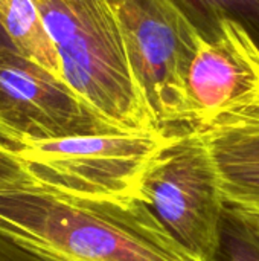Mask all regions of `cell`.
<instances>
[{
    "label": "cell",
    "instance_id": "cell-1",
    "mask_svg": "<svg viewBox=\"0 0 259 261\" xmlns=\"http://www.w3.org/2000/svg\"><path fill=\"white\" fill-rule=\"evenodd\" d=\"M0 229L50 261H192L145 202L73 197L37 180L0 191Z\"/></svg>",
    "mask_w": 259,
    "mask_h": 261
},
{
    "label": "cell",
    "instance_id": "cell-2",
    "mask_svg": "<svg viewBox=\"0 0 259 261\" xmlns=\"http://www.w3.org/2000/svg\"><path fill=\"white\" fill-rule=\"evenodd\" d=\"M60 57L63 80L121 132L162 128L107 0H34Z\"/></svg>",
    "mask_w": 259,
    "mask_h": 261
},
{
    "label": "cell",
    "instance_id": "cell-3",
    "mask_svg": "<svg viewBox=\"0 0 259 261\" xmlns=\"http://www.w3.org/2000/svg\"><path fill=\"white\" fill-rule=\"evenodd\" d=\"M172 135L168 127L82 135L32 142L15 153L38 184L63 194L147 203L143 176Z\"/></svg>",
    "mask_w": 259,
    "mask_h": 261
},
{
    "label": "cell",
    "instance_id": "cell-4",
    "mask_svg": "<svg viewBox=\"0 0 259 261\" xmlns=\"http://www.w3.org/2000/svg\"><path fill=\"white\" fill-rule=\"evenodd\" d=\"M143 196L192 261H211L226 206L218 171L197 128L174 130L143 176Z\"/></svg>",
    "mask_w": 259,
    "mask_h": 261
},
{
    "label": "cell",
    "instance_id": "cell-5",
    "mask_svg": "<svg viewBox=\"0 0 259 261\" xmlns=\"http://www.w3.org/2000/svg\"><path fill=\"white\" fill-rule=\"evenodd\" d=\"M160 127L194 128L188 75L203 35L176 0H107Z\"/></svg>",
    "mask_w": 259,
    "mask_h": 261
},
{
    "label": "cell",
    "instance_id": "cell-6",
    "mask_svg": "<svg viewBox=\"0 0 259 261\" xmlns=\"http://www.w3.org/2000/svg\"><path fill=\"white\" fill-rule=\"evenodd\" d=\"M121 132L69 84L20 55L0 52V142L12 150L32 142Z\"/></svg>",
    "mask_w": 259,
    "mask_h": 261
},
{
    "label": "cell",
    "instance_id": "cell-7",
    "mask_svg": "<svg viewBox=\"0 0 259 261\" xmlns=\"http://www.w3.org/2000/svg\"><path fill=\"white\" fill-rule=\"evenodd\" d=\"M194 128L259 109V41L240 21L223 18L197 43L188 75Z\"/></svg>",
    "mask_w": 259,
    "mask_h": 261
},
{
    "label": "cell",
    "instance_id": "cell-8",
    "mask_svg": "<svg viewBox=\"0 0 259 261\" xmlns=\"http://www.w3.org/2000/svg\"><path fill=\"white\" fill-rule=\"evenodd\" d=\"M208 144L227 203L259 214V109L197 128Z\"/></svg>",
    "mask_w": 259,
    "mask_h": 261
},
{
    "label": "cell",
    "instance_id": "cell-9",
    "mask_svg": "<svg viewBox=\"0 0 259 261\" xmlns=\"http://www.w3.org/2000/svg\"><path fill=\"white\" fill-rule=\"evenodd\" d=\"M0 26L20 55L63 78L58 52L34 0H0Z\"/></svg>",
    "mask_w": 259,
    "mask_h": 261
},
{
    "label": "cell",
    "instance_id": "cell-10",
    "mask_svg": "<svg viewBox=\"0 0 259 261\" xmlns=\"http://www.w3.org/2000/svg\"><path fill=\"white\" fill-rule=\"evenodd\" d=\"M211 261H259V222L226 202L218 246Z\"/></svg>",
    "mask_w": 259,
    "mask_h": 261
},
{
    "label": "cell",
    "instance_id": "cell-11",
    "mask_svg": "<svg viewBox=\"0 0 259 261\" xmlns=\"http://www.w3.org/2000/svg\"><path fill=\"white\" fill-rule=\"evenodd\" d=\"M197 29L211 37L223 18L243 23L259 41V0H176Z\"/></svg>",
    "mask_w": 259,
    "mask_h": 261
},
{
    "label": "cell",
    "instance_id": "cell-12",
    "mask_svg": "<svg viewBox=\"0 0 259 261\" xmlns=\"http://www.w3.org/2000/svg\"><path fill=\"white\" fill-rule=\"evenodd\" d=\"M35 177L27 164L15 153V150L0 142V191L34 182Z\"/></svg>",
    "mask_w": 259,
    "mask_h": 261
},
{
    "label": "cell",
    "instance_id": "cell-13",
    "mask_svg": "<svg viewBox=\"0 0 259 261\" xmlns=\"http://www.w3.org/2000/svg\"><path fill=\"white\" fill-rule=\"evenodd\" d=\"M0 261H50L0 229Z\"/></svg>",
    "mask_w": 259,
    "mask_h": 261
},
{
    "label": "cell",
    "instance_id": "cell-14",
    "mask_svg": "<svg viewBox=\"0 0 259 261\" xmlns=\"http://www.w3.org/2000/svg\"><path fill=\"white\" fill-rule=\"evenodd\" d=\"M5 50H15V49H14V46L11 44L8 35L5 34L3 28L0 26V52H5Z\"/></svg>",
    "mask_w": 259,
    "mask_h": 261
},
{
    "label": "cell",
    "instance_id": "cell-15",
    "mask_svg": "<svg viewBox=\"0 0 259 261\" xmlns=\"http://www.w3.org/2000/svg\"><path fill=\"white\" fill-rule=\"evenodd\" d=\"M249 214H252V213H249ZM252 216H253V217H255V219L259 222V214H252Z\"/></svg>",
    "mask_w": 259,
    "mask_h": 261
}]
</instances>
